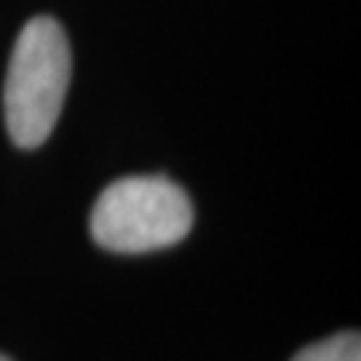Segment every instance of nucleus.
I'll use <instances>...</instances> for the list:
<instances>
[{
  "label": "nucleus",
  "instance_id": "3",
  "mask_svg": "<svg viewBox=\"0 0 361 361\" xmlns=\"http://www.w3.org/2000/svg\"><path fill=\"white\" fill-rule=\"evenodd\" d=\"M292 361H361V337L356 332H340L302 348Z\"/></svg>",
  "mask_w": 361,
  "mask_h": 361
},
{
  "label": "nucleus",
  "instance_id": "4",
  "mask_svg": "<svg viewBox=\"0 0 361 361\" xmlns=\"http://www.w3.org/2000/svg\"><path fill=\"white\" fill-rule=\"evenodd\" d=\"M0 361H11V359H6V356H3V353H0Z\"/></svg>",
  "mask_w": 361,
  "mask_h": 361
},
{
  "label": "nucleus",
  "instance_id": "1",
  "mask_svg": "<svg viewBox=\"0 0 361 361\" xmlns=\"http://www.w3.org/2000/svg\"><path fill=\"white\" fill-rule=\"evenodd\" d=\"M70 86V46L51 16H35L19 32L3 89L6 129L16 147L32 150L54 131Z\"/></svg>",
  "mask_w": 361,
  "mask_h": 361
},
{
  "label": "nucleus",
  "instance_id": "2",
  "mask_svg": "<svg viewBox=\"0 0 361 361\" xmlns=\"http://www.w3.org/2000/svg\"><path fill=\"white\" fill-rule=\"evenodd\" d=\"M193 228V204L166 177H123L104 188L91 212L94 241L118 255L180 244Z\"/></svg>",
  "mask_w": 361,
  "mask_h": 361
}]
</instances>
